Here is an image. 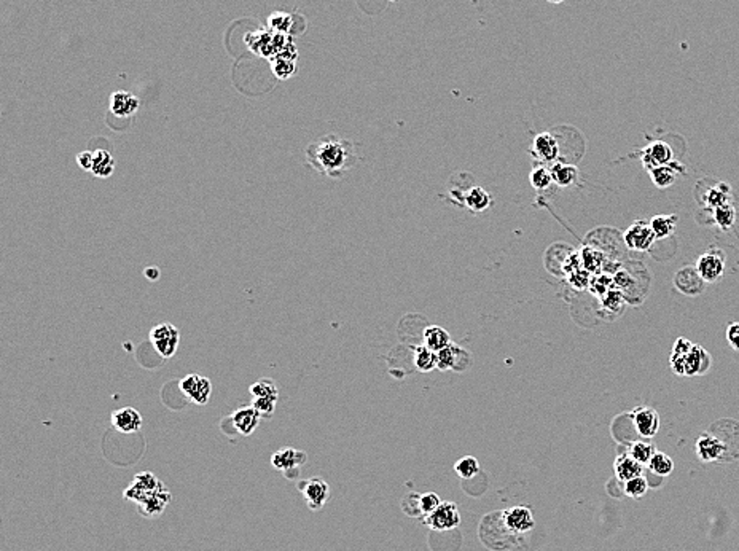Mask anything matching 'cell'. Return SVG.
I'll return each instance as SVG.
<instances>
[{
  "mask_svg": "<svg viewBox=\"0 0 739 551\" xmlns=\"http://www.w3.org/2000/svg\"><path fill=\"white\" fill-rule=\"evenodd\" d=\"M390 2H397V0H390Z\"/></svg>",
  "mask_w": 739,
  "mask_h": 551,
  "instance_id": "cell-51",
  "label": "cell"
},
{
  "mask_svg": "<svg viewBox=\"0 0 739 551\" xmlns=\"http://www.w3.org/2000/svg\"><path fill=\"white\" fill-rule=\"evenodd\" d=\"M674 286L684 295L696 297L704 292L706 282L700 276V272L696 271V268L685 266L674 274Z\"/></svg>",
  "mask_w": 739,
  "mask_h": 551,
  "instance_id": "cell-12",
  "label": "cell"
},
{
  "mask_svg": "<svg viewBox=\"0 0 739 551\" xmlns=\"http://www.w3.org/2000/svg\"><path fill=\"white\" fill-rule=\"evenodd\" d=\"M653 454H655V449H653V446L646 443V442H636L635 445H632V448H631V458L636 459L639 464L650 463V459L653 458Z\"/></svg>",
  "mask_w": 739,
  "mask_h": 551,
  "instance_id": "cell-38",
  "label": "cell"
},
{
  "mask_svg": "<svg viewBox=\"0 0 739 551\" xmlns=\"http://www.w3.org/2000/svg\"><path fill=\"white\" fill-rule=\"evenodd\" d=\"M144 274H145L147 279L152 281V282H155V281L160 279V270H158L156 266H149V268H145Z\"/></svg>",
  "mask_w": 739,
  "mask_h": 551,
  "instance_id": "cell-49",
  "label": "cell"
},
{
  "mask_svg": "<svg viewBox=\"0 0 739 551\" xmlns=\"http://www.w3.org/2000/svg\"><path fill=\"white\" fill-rule=\"evenodd\" d=\"M728 199H730V185L728 183H719V185L709 188L704 196L706 204L712 209L728 204Z\"/></svg>",
  "mask_w": 739,
  "mask_h": 551,
  "instance_id": "cell-32",
  "label": "cell"
},
{
  "mask_svg": "<svg viewBox=\"0 0 739 551\" xmlns=\"http://www.w3.org/2000/svg\"><path fill=\"white\" fill-rule=\"evenodd\" d=\"M306 161L319 174L331 178H341L347 171L357 165V150L351 140L336 134H327L324 138L306 147Z\"/></svg>",
  "mask_w": 739,
  "mask_h": 551,
  "instance_id": "cell-1",
  "label": "cell"
},
{
  "mask_svg": "<svg viewBox=\"0 0 739 551\" xmlns=\"http://www.w3.org/2000/svg\"><path fill=\"white\" fill-rule=\"evenodd\" d=\"M531 151L540 162H556L559 158V142L551 133H540L532 140Z\"/></svg>",
  "mask_w": 739,
  "mask_h": 551,
  "instance_id": "cell-15",
  "label": "cell"
},
{
  "mask_svg": "<svg viewBox=\"0 0 739 551\" xmlns=\"http://www.w3.org/2000/svg\"><path fill=\"white\" fill-rule=\"evenodd\" d=\"M603 304L605 308L612 309V311H617L621 304H623V295L621 292L619 290H609L605 293V295H603Z\"/></svg>",
  "mask_w": 739,
  "mask_h": 551,
  "instance_id": "cell-45",
  "label": "cell"
},
{
  "mask_svg": "<svg viewBox=\"0 0 739 551\" xmlns=\"http://www.w3.org/2000/svg\"><path fill=\"white\" fill-rule=\"evenodd\" d=\"M424 523L435 531H450L461 524V515L456 503L441 502L430 515L424 516Z\"/></svg>",
  "mask_w": 739,
  "mask_h": 551,
  "instance_id": "cell-5",
  "label": "cell"
},
{
  "mask_svg": "<svg viewBox=\"0 0 739 551\" xmlns=\"http://www.w3.org/2000/svg\"><path fill=\"white\" fill-rule=\"evenodd\" d=\"M727 339H728V344L739 353V322H731L730 325H728Z\"/></svg>",
  "mask_w": 739,
  "mask_h": 551,
  "instance_id": "cell-46",
  "label": "cell"
},
{
  "mask_svg": "<svg viewBox=\"0 0 739 551\" xmlns=\"http://www.w3.org/2000/svg\"><path fill=\"white\" fill-rule=\"evenodd\" d=\"M623 241H625V244L631 250L646 252L652 248L657 238L652 232L650 223L646 222V220H636V222L623 233Z\"/></svg>",
  "mask_w": 739,
  "mask_h": 551,
  "instance_id": "cell-6",
  "label": "cell"
},
{
  "mask_svg": "<svg viewBox=\"0 0 739 551\" xmlns=\"http://www.w3.org/2000/svg\"><path fill=\"white\" fill-rule=\"evenodd\" d=\"M441 501L440 497H438V494H435V492H427V494H421L419 497V505H421V513H422V518L430 515L432 512L435 510V508L440 505Z\"/></svg>",
  "mask_w": 739,
  "mask_h": 551,
  "instance_id": "cell-43",
  "label": "cell"
},
{
  "mask_svg": "<svg viewBox=\"0 0 739 551\" xmlns=\"http://www.w3.org/2000/svg\"><path fill=\"white\" fill-rule=\"evenodd\" d=\"M297 62H298V51L297 46L292 45L290 48L281 51L274 57L269 59V66H271L273 75L279 78V80H289L297 75Z\"/></svg>",
  "mask_w": 739,
  "mask_h": 551,
  "instance_id": "cell-10",
  "label": "cell"
},
{
  "mask_svg": "<svg viewBox=\"0 0 739 551\" xmlns=\"http://www.w3.org/2000/svg\"><path fill=\"white\" fill-rule=\"evenodd\" d=\"M547 2H550V3H554V5H558V3H563V2H564V0H547Z\"/></svg>",
  "mask_w": 739,
  "mask_h": 551,
  "instance_id": "cell-50",
  "label": "cell"
},
{
  "mask_svg": "<svg viewBox=\"0 0 739 551\" xmlns=\"http://www.w3.org/2000/svg\"><path fill=\"white\" fill-rule=\"evenodd\" d=\"M467 355V353L461 348H457L456 344H448L446 348H443L435 353L437 357V368L445 371V370H461V357Z\"/></svg>",
  "mask_w": 739,
  "mask_h": 551,
  "instance_id": "cell-25",
  "label": "cell"
},
{
  "mask_svg": "<svg viewBox=\"0 0 739 551\" xmlns=\"http://www.w3.org/2000/svg\"><path fill=\"white\" fill-rule=\"evenodd\" d=\"M550 172H551L553 183H556L558 187L569 188V187H575L578 183L580 172L577 169V166H574V165L556 161V162H553V166L550 167Z\"/></svg>",
  "mask_w": 739,
  "mask_h": 551,
  "instance_id": "cell-23",
  "label": "cell"
},
{
  "mask_svg": "<svg viewBox=\"0 0 739 551\" xmlns=\"http://www.w3.org/2000/svg\"><path fill=\"white\" fill-rule=\"evenodd\" d=\"M650 469L658 475H669L673 471V460L663 453H655L650 459Z\"/></svg>",
  "mask_w": 739,
  "mask_h": 551,
  "instance_id": "cell-39",
  "label": "cell"
},
{
  "mask_svg": "<svg viewBox=\"0 0 739 551\" xmlns=\"http://www.w3.org/2000/svg\"><path fill=\"white\" fill-rule=\"evenodd\" d=\"M179 341H181V333L172 324H160L153 327L150 332V343L155 346L156 353L163 359L174 357L179 348Z\"/></svg>",
  "mask_w": 739,
  "mask_h": 551,
  "instance_id": "cell-3",
  "label": "cell"
},
{
  "mask_svg": "<svg viewBox=\"0 0 739 551\" xmlns=\"http://www.w3.org/2000/svg\"><path fill=\"white\" fill-rule=\"evenodd\" d=\"M711 366V355L700 344H691L690 351L685 355V376L704 375Z\"/></svg>",
  "mask_w": 739,
  "mask_h": 551,
  "instance_id": "cell-19",
  "label": "cell"
},
{
  "mask_svg": "<svg viewBox=\"0 0 739 551\" xmlns=\"http://www.w3.org/2000/svg\"><path fill=\"white\" fill-rule=\"evenodd\" d=\"M250 393L253 398H276V400H279V389L276 382L269 380V377H263V380L257 381L255 384H252Z\"/></svg>",
  "mask_w": 739,
  "mask_h": 551,
  "instance_id": "cell-35",
  "label": "cell"
},
{
  "mask_svg": "<svg viewBox=\"0 0 739 551\" xmlns=\"http://www.w3.org/2000/svg\"><path fill=\"white\" fill-rule=\"evenodd\" d=\"M419 497H421V494H418V492H410V494H406L403 497L402 510H403L405 515L421 516L422 518L421 505H419Z\"/></svg>",
  "mask_w": 739,
  "mask_h": 551,
  "instance_id": "cell-40",
  "label": "cell"
},
{
  "mask_svg": "<svg viewBox=\"0 0 739 551\" xmlns=\"http://www.w3.org/2000/svg\"><path fill=\"white\" fill-rule=\"evenodd\" d=\"M181 392L197 405H206L212 393V384L206 376L188 375L181 381Z\"/></svg>",
  "mask_w": 739,
  "mask_h": 551,
  "instance_id": "cell-7",
  "label": "cell"
},
{
  "mask_svg": "<svg viewBox=\"0 0 739 551\" xmlns=\"http://www.w3.org/2000/svg\"><path fill=\"white\" fill-rule=\"evenodd\" d=\"M414 365L416 368L422 373H429V371L437 368V357L435 353H432L430 349H427L426 346H419L414 348Z\"/></svg>",
  "mask_w": 739,
  "mask_h": 551,
  "instance_id": "cell-33",
  "label": "cell"
},
{
  "mask_svg": "<svg viewBox=\"0 0 739 551\" xmlns=\"http://www.w3.org/2000/svg\"><path fill=\"white\" fill-rule=\"evenodd\" d=\"M260 414H258V411L253 407H244V408H239L236 409V411L231 414L230 421L231 424H233V427L236 429L237 433L241 435H250L253 430H255L258 427V422H260Z\"/></svg>",
  "mask_w": 739,
  "mask_h": 551,
  "instance_id": "cell-20",
  "label": "cell"
},
{
  "mask_svg": "<svg viewBox=\"0 0 739 551\" xmlns=\"http://www.w3.org/2000/svg\"><path fill=\"white\" fill-rule=\"evenodd\" d=\"M268 29L277 34H292L293 17L286 12H273L266 19Z\"/></svg>",
  "mask_w": 739,
  "mask_h": 551,
  "instance_id": "cell-30",
  "label": "cell"
},
{
  "mask_svg": "<svg viewBox=\"0 0 739 551\" xmlns=\"http://www.w3.org/2000/svg\"><path fill=\"white\" fill-rule=\"evenodd\" d=\"M171 502V492L163 485L155 494L150 496L147 501L139 503V512L145 516H158L161 515L167 503Z\"/></svg>",
  "mask_w": 739,
  "mask_h": 551,
  "instance_id": "cell-24",
  "label": "cell"
},
{
  "mask_svg": "<svg viewBox=\"0 0 739 551\" xmlns=\"http://www.w3.org/2000/svg\"><path fill=\"white\" fill-rule=\"evenodd\" d=\"M276 398H253L252 407L257 409L260 418H271L274 409H276Z\"/></svg>",
  "mask_w": 739,
  "mask_h": 551,
  "instance_id": "cell-42",
  "label": "cell"
},
{
  "mask_svg": "<svg viewBox=\"0 0 739 551\" xmlns=\"http://www.w3.org/2000/svg\"><path fill=\"white\" fill-rule=\"evenodd\" d=\"M641 158L647 171L653 169L657 166L671 165L674 161V153L671 145L663 142V140H653L650 145L641 151Z\"/></svg>",
  "mask_w": 739,
  "mask_h": 551,
  "instance_id": "cell-13",
  "label": "cell"
},
{
  "mask_svg": "<svg viewBox=\"0 0 739 551\" xmlns=\"http://www.w3.org/2000/svg\"><path fill=\"white\" fill-rule=\"evenodd\" d=\"M77 165L82 167L83 171H91L93 166V151H82L77 155Z\"/></svg>",
  "mask_w": 739,
  "mask_h": 551,
  "instance_id": "cell-47",
  "label": "cell"
},
{
  "mask_svg": "<svg viewBox=\"0 0 739 551\" xmlns=\"http://www.w3.org/2000/svg\"><path fill=\"white\" fill-rule=\"evenodd\" d=\"M139 99L128 91H115L110 96V112L118 118H129L139 110Z\"/></svg>",
  "mask_w": 739,
  "mask_h": 551,
  "instance_id": "cell-18",
  "label": "cell"
},
{
  "mask_svg": "<svg viewBox=\"0 0 739 551\" xmlns=\"http://www.w3.org/2000/svg\"><path fill=\"white\" fill-rule=\"evenodd\" d=\"M630 418H631L632 424H635L636 430L642 435V437L650 438L658 432L659 416L653 408L646 407V405L637 407L632 409Z\"/></svg>",
  "mask_w": 739,
  "mask_h": 551,
  "instance_id": "cell-14",
  "label": "cell"
},
{
  "mask_svg": "<svg viewBox=\"0 0 739 551\" xmlns=\"http://www.w3.org/2000/svg\"><path fill=\"white\" fill-rule=\"evenodd\" d=\"M306 453L295 448H282L276 451L271 458V464L276 470L284 471V475L289 480H297L300 476V469L306 463Z\"/></svg>",
  "mask_w": 739,
  "mask_h": 551,
  "instance_id": "cell-4",
  "label": "cell"
},
{
  "mask_svg": "<svg viewBox=\"0 0 739 551\" xmlns=\"http://www.w3.org/2000/svg\"><path fill=\"white\" fill-rule=\"evenodd\" d=\"M115 169V161L112 158V155H110V151L104 150V149H99L96 151H93V166H91V172L96 177H110L112 176V172Z\"/></svg>",
  "mask_w": 739,
  "mask_h": 551,
  "instance_id": "cell-28",
  "label": "cell"
},
{
  "mask_svg": "<svg viewBox=\"0 0 739 551\" xmlns=\"http://www.w3.org/2000/svg\"><path fill=\"white\" fill-rule=\"evenodd\" d=\"M679 222V217L674 214H666V215H657V217H653L650 222V228L653 234H655L657 239H664V238H669L674 232H675V225H677Z\"/></svg>",
  "mask_w": 739,
  "mask_h": 551,
  "instance_id": "cell-27",
  "label": "cell"
},
{
  "mask_svg": "<svg viewBox=\"0 0 739 551\" xmlns=\"http://www.w3.org/2000/svg\"><path fill=\"white\" fill-rule=\"evenodd\" d=\"M647 491V481L642 476H636L626 481V492L632 497H641L646 494Z\"/></svg>",
  "mask_w": 739,
  "mask_h": 551,
  "instance_id": "cell-44",
  "label": "cell"
},
{
  "mask_svg": "<svg viewBox=\"0 0 739 551\" xmlns=\"http://www.w3.org/2000/svg\"><path fill=\"white\" fill-rule=\"evenodd\" d=\"M714 220L717 227L723 230V232H728L736 222V209L730 203L723 204V206L714 209Z\"/></svg>",
  "mask_w": 739,
  "mask_h": 551,
  "instance_id": "cell-34",
  "label": "cell"
},
{
  "mask_svg": "<svg viewBox=\"0 0 739 551\" xmlns=\"http://www.w3.org/2000/svg\"><path fill=\"white\" fill-rule=\"evenodd\" d=\"M725 263L727 256L720 249H709L700 256L695 268L706 284H715L725 274Z\"/></svg>",
  "mask_w": 739,
  "mask_h": 551,
  "instance_id": "cell-2",
  "label": "cell"
},
{
  "mask_svg": "<svg viewBox=\"0 0 739 551\" xmlns=\"http://www.w3.org/2000/svg\"><path fill=\"white\" fill-rule=\"evenodd\" d=\"M641 464L636 459H632L631 456H620L617 459V475L623 481H628L636 476H641Z\"/></svg>",
  "mask_w": 739,
  "mask_h": 551,
  "instance_id": "cell-31",
  "label": "cell"
},
{
  "mask_svg": "<svg viewBox=\"0 0 739 551\" xmlns=\"http://www.w3.org/2000/svg\"><path fill=\"white\" fill-rule=\"evenodd\" d=\"M461 203L472 214H478V212L488 211V209L491 207V204H493V198H491V195L486 190H484V188L472 187V188H468L467 192L462 193Z\"/></svg>",
  "mask_w": 739,
  "mask_h": 551,
  "instance_id": "cell-22",
  "label": "cell"
},
{
  "mask_svg": "<svg viewBox=\"0 0 739 551\" xmlns=\"http://www.w3.org/2000/svg\"><path fill=\"white\" fill-rule=\"evenodd\" d=\"M112 426L121 433H136L142 427V416L134 408H120L112 413Z\"/></svg>",
  "mask_w": 739,
  "mask_h": 551,
  "instance_id": "cell-17",
  "label": "cell"
},
{
  "mask_svg": "<svg viewBox=\"0 0 739 551\" xmlns=\"http://www.w3.org/2000/svg\"><path fill=\"white\" fill-rule=\"evenodd\" d=\"M161 486H163V483L158 480L155 475L150 474V471H144V474H139L134 476L133 485L125 491V498H129V501H133V502L142 503L150 496L155 494Z\"/></svg>",
  "mask_w": 739,
  "mask_h": 551,
  "instance_id": "cell-8",
  "label": "cell"
},
{
  "mask_svg": "<svg viewBox=\"0 0 739 551\" xmlns=\"http://www.w3.org/2000/svg\"><path fill=\"white\" fill-rule=\"evenodd\" d=\"M582 263L587 268V271H596L603 265V254L594 249H583Z\"/></svg>",
  "mask_w": 739,
  "mask_h": 551,
  "instance_id": "cell-41",
  "label": "cell"
},
{
  "mask_svg": "<svg viewBox=\"0 0 739 551\" xmlns=\"http://www.w3.org/2000/svg\"><path fill=\"white\" fill-rule=\"evenodd\" d=\"M454 470H456V474L461 476V478L471 480L475 475H478L480 464L477 459L472 458V456H466V458L457 460L456 465H454Z\"/></svg>",
  "mask_w": 739,
  "mask_h": 551,
  "instance_id": "cell-37",
  "label": "cell"
},
{
  "mask_svg": "<svg viewBox=\"0 0 739 551\" xmlns=\"http://www.w3.org/2000/svg\"><path fill=\"white\" fill-rule=\"evenodd\" d=\"M529 178H531V185L534 187L536 190H538V192L548 190V188H550L551 183H553L551 172L545 166L534 167V169H532V172H531Z\"/></svg>",
  "mask_w": 739,
  "mask_h": 551,
  "instance_id": "cell-36",
  "label": "cell"
},
{
  "mask_svg": "<svg viewBox=\"0 0 739 551\" xmlns=\"http://www.w3.org/2000/svg\"><path fill=\"white\" fill-rule=\"evenodd\" d=\"M696 451L703 460H722L723 454H725V446L714 432H706L696 442Z\"/></svg>",
  "mask_w": 739,
  "mask_h": 551,
  "instance_id": "cell-21",
  "label": "cell"
},
{
  "mask_svg": "<svg viewBox=\"0 0 739 551\" xmlns=\"http://www.w3.org/2000/svg\"><path fill=\"white\" fill-rule=\"evenodd\" d=\"M675 166H677V162L673 161L671 165L653 167V169L648 171V172H650L652 182L655 183L658 188H662V190H663V188L671 187L673 183L675 182V178H677V174H679V172L675 171Z\"/></svg>",
  "mask_w": 739,
  "mask_h": 551,
  "instance_id": "cell-29",
  "label": "cell"
},
{
  "mask_svg": "<svg viewBox=\"0 0 739 551\" xmlns=\"http://www.w3.org/2000/svg\"><path fill=\"white\" fill-rule=\"evenodd\" d=\"M448 344H451V335L445 328L438 327V325H430V327L426 328L424 346L427 349H430L432 353H438L440 349L446 348Z\"/></svg>",
  "mask_w": 739,
  "mask_h": 551,
  "instance_id": "cell-26",
  "label": "cell"
},
{
  "mask_svg": "<svg viewBox=\"0 0 739 551\" xmlns=\"http://www.w3.org/2000/svg\"><path fill=\"white\" fill-rule=\"evenodd\" d=\"M500 515H502V521L507 526V529L513 534L527 532L529 529H532V526H534V518H532V513L529 508H526V507L509 508V510L500 513Z\"/></svg>",
  "mask_w": 739,
  "mask_h": 551,
  "instance_id": "cell-16",
  "label": "cell"
},
{
  "mask_svg": "<svg viewBox=\"0 0 739 551\" xmlns=\"http://www.w3.org/2000/svg\"><path fill=\"white\" fill-rule=\"evenodd\" d=\"M614 284L621 287V288H626L628 286L632 284V279H631V276L628 274L626 271H619L615 274V277H614Z\"/></svg>",
  "mask_w": 739,
  "mask_h": 551,
  "instance_id": "cell-48",
  "label": "cell"
},
{
  "mask_svg": "<svg viewBox=\"0 0 739 551\" xmlns=\"http://www.w3.org/2000/svg\"><path fill=\"white\" fill-rule=\"evenodd\" d=\"M300 489L303 492L306 505H308L311 510H320L330 496L329 483L322 478H318V476L300 483Z\"/></svg>",
  "mask_w": 739,
  "mask_h": 551,
  "instance_id": "cell-11",
  "label": "cell"
},
{
  "mask_svg": "<svg viewBox=\"0 0 739 551\" xmlns=\"http://www.w3.org/2000/svg\"><path fill=\"white\" fill-rule=\"evenodd\" d=\"M244 41L252 53L266 57V59H271V57L279 53L276 45V34L271 32L269 29H260L255 30V32H249L246 35Z\"/></svg>",
  "mask_w": 739,
  "mask_h": 551,
  "instance_id": "cell-9",
  "label": "cell"
}]
</instances>
